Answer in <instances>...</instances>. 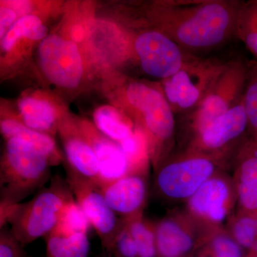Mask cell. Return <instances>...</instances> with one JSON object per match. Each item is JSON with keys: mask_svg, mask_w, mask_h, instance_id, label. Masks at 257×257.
Wrapping results in <instances>:
<instances>
[{"mask_svg": "<svg viewBox=\"0 0 257 257\" xmlns=\"http://www.w3.org/2000/svg\"><path fill=\"white\" fill-rule=\"evenodd\" d=\"M19 108L24 124L28 127L47 134L55 126V109L48 101L27 96L20 101Z\"/></svg>", "mask_w": 257, "mask_h": 257, "instance_id": "cell-19", "label": "cell"}, {"mask_svg": "<svg viewBox=\"0 0 257 257\" xmlns=\"http://www.w3.org/2000/svg\"><path fill=\"white\" fill-rule=\"evenodd\" d=\"M247 74L248 64L244 61H226L202 102L185 115L194 135L242 100Z\"/></svg>", "mask_w": 257, "mask_h": 257, "instance_id": "cell-6", "label": "cell"}, {"mask_svg": "<svg viewBox=\"0 0 257 257\" xmlns=\"http://www.w3.org/2000/svg\"><path fill=\"white\" fill-rule=\"evenodd\" d=\"M106 202L122 220L143 215L146 204L147 184L145 175L128 173L100 187Z\"/></svg>", "mask_w": 257, "mask_h": 257, "instance_id": "cell-12", "label": "cell"}, {"mask_svg": "<svg viewBox=\"0 0 257 257\" xmlns=\"http://www.w3.org/2000/svg\"><path fill=\"white\" fill-rule=\"evenodd\" d=\"M64 150L68 167L101 187L104 184L99 162L84 136L64 132Z\"/></svg>", "mask_w": 257, "mask_h": 257, "instance_id": "cell-16", "label": "cell"}, {"mask_svg": "<svg viewBox=\"0 0 257 257\" xmlns=\"http://www.w3.org/2000/svg\"><path fill=\"white\" fill-rule=\"evenodd\" d=\"M225 63L189 54L178 72L162 80L161 89L175 115L188 114L199 105Z\"/></svg>", "mask_w": 257, "mask_h": 257, "instance_id": "cell-5", "label": "cell"}, {"mask_svg": "<svg viewBox=\"0 0 257 257\" xmlns=\"http://www.w3.org/2000/svg\"><path fill=\"white\" fill-rule=\"evenodd\" d=\"M134 49L144 72L162 80L178 72L190 54L156 29L139 34Z\"/></svg>", "mask_w": 257, "mask_h": 257, "instance_id": "cell-10", "label": "cell"}, {"mask_svg": "<svg viewBox=\"0 0 257 257\" xmlns=\"http://www.w3.org/2000/svg\"><path fill=\"white\" fill-rule=\"evenodd\" d=\"M124 221L136 243L139 257H157L155 225L144 219L143 215Z\"/></svg>", "mask_w": 257, "mask_h": 257, "instance_id": "cell-24", "label": "cell"}, {"mask_svg": "<svg viewBox=\"0 0 257 257\" xmlns=\"http://www.w3.org/2000/svg\"><path fill=\"white\" fill-rule=\"evenodd\" d=\"M217 158L187 153L177 160L159 166L155 175V194L170 199H189L214 177Z\"/></svg>", "mask_w": 257, "mask_h": 257, "instance_id": "cell-7", "label": "cell"}, {"mask_svg": "<svg viewBox=\"0 0 257 257\" xmlns=\"http://www.w3.org/2000/svg\"><path fill=\"white\" fill-rule=\"evenodd\" d=\"M83 135L95 153L104 184L128 173L127 160L119 143L94 133L92 128H84Z\"/></svg>", "mask_w": 257, "mask_h": 257, "instance_id": "cell-15", "label": "cell"}, {"mask_svg": "<svg viewBox=\"0 0 257 257\" xmlns=\"http://www.w3.org/2000/svg\"><path fill=\"white\" fill-rule=\"evenodd\" d=\"M241 2H162L154 9L155 29L192 55L209 52L223 46L235 37Z\"/></svg>", "mask_w": 257, "mask_h": 257, "instance_id": "cell-1", "label": "cell"}, {"mask_svg": "<svg viewBox=\"0 0 257 257\" xmlns=\"http://www.w3.org/2000/svg\"><path fill=\"white\" fill-rule=\"evenodd\" d=\"M16 13L10 8H1L0 10V35L3 37L5 29L14 23L16 19Z\"/></svg>", "mask_w": 257, "mask_h": 257, "instance_id": "cell-31", "label": "cell"}, {"mask_svg": "<svg viewBox=\"0 0 257 257\" xmlns=\"http://www.w3.org/2000/svg\"><path fill=\"white\" fill-rule=\"evenodd\" d=\"M47 28L45 25H41L32 32L28 38L32 40H42V39L44 40L45 37L47 36Z\"/></svg>", "mask_w": 257, "mask_h": 257, "instance_id": "cell-33", "label": "cell"}, {"mask_svg": "<svg viewBox=\"0 0 257 257\" xmlns=\"http://www.w3.org/2000/svg\"><path fill=\"white\" fill-rule=\"evenodd\" d=\"M25 247L9 228L0 229V257H28Z\"/></svg>", "mask_w": 257, "mask_h": 257, "instance_id": "cell-30", "label": "cell"}, {"mask_svg": "<svg viewBox=\"0 0 257 257\" xmlns=\"http://www.w3.org/2000/svg\"><path fill=\"white\" fill-rule=\"evenodd\" d=\"M47 257H88L90 241L88 234L79 233L68 236L47 234Z\"/></svg>", "mask_w": 257, "mask_h": 257, "instance_id": "cell-20", "label": "cell"}, {"mask_svg": "<svg viewBox=\"0 0 257 257\" xmlns=\"http://www.w3.org/2000/svg\"><path fill=\"white\" fill-rule=\"evenodd\" d=\"M232 234L241 247L257 253V215L239 216L233 224Z\"/></svg>", "mask_w": 257, "mask_h": 257, "instance_id": "cell-26", "label": "cell"}, {"mask_svg": "<svg viewBox=\"0 0 257 257\" xmlns=\"http://www.w3.org/2000/svg\"><path fill=\"white\" fill-rule=\"evenodd\" d=\"M70 35L72 41L75 43L82 42L84 37V28L79 25H74L71 30Z\"/></svg>", "mask_w": 257, "mask_h": 257, "instance_id": "cell-32", "label": "cell"}, {"mask_svg": "<svg viewBox=\"0 0 257 257\" xmlns=\"http://www.w3.org/2000/svg\"><path fill=\"white\" fill-rule=\"evenodd\" d=\"M41 20L35 15H25L15 22L3 38V48L5 51L11 50L19 39L25 37L28 38L32 32L41 25Z\"/></svg>", "mask_w": 257, "mask_h": 257, "instance_id": "cell-27", "label": "cell"}, {"mask_svg": "<svg viewBox=\"0 0 257 257\" xmlns=\"http://www.w3.org/2000/svg\"><path fill=\"white\" fill-rule=\"evenodd\" d=\"M243 104L248 121V135L257 143V61L248 64Z\"/></svg>", "mask_w": 257, "mask_h": 257, "instance_id": "cell-25", "label": "cell"}, {"mask_svg": "<svg viewBox=\"0 0 257 257\" xmlns=\"http://www.w3.org/2000/svg\"><path fill=\"white\" fill-rule=\"evenodd\" d=\"M74 199L66 179L53 176L48 187L18 204L8 225L10 231L25 246L45 238L55 228L64 206Z\"/></svg>", "mask_w": 257, "mask_h": 257, "instance_id": "cell-3", "label": "cell"}, {"mask_svg": "<svg viewBox=\"0 0 257 257\" xmlns=\"http://www.w3.org/2000/svg\"><path fill=\"white\" fill-rule=\"evenodd\" d=\"M94 120L101 133L117 143L130 138L135 133L131 124L111 106L99 108L94 112Z\"/></svg>", "mask_w": 257, "mask_h": 257, "instance_id": "cell-22", "label": "cell"}, {"mask_svg": "<svg viewBox=\"0 0 257 257\" xmlns=\"http://www.w3.org/2000/svg\"><path fill=\"white\" fill-rule=\"evenodd\" d=\"M109 254L114 257H139L138 247L127 223L124 220L122 228L116 235Z\"/></svg>", "mask_w": 257, "mask_h": 257, "instance_id": "cell-28", "label": "cell"}, {"mask_svg": "<svg viewBox=\"0 0 257 257\" xmlns=\"http://www.w3.org/2000/svg\"><path fill=\"white\" fill-rule=\"evenodd\" d=\"M0 126L2 134L7 140L20 139L44 154L50 161L51 166L60 163L62 157L56 147L55 142L50 135L32 130L13 119L3 120Z\"/></svg>", "mask_w": 257, "mask_h": 257, "instance_id": "cell-18", "label": "cell"}, {"mask_svg": "<svg viewBox=\"0 0 257 257\" xmlns=\"http://www.w3.org/2000/svg\"><path fill=\"white\" fill-rule=\"evenodd\" d=\"M230 199L231 190L227 182L221 177H212L189 198L188 206L194 215L219 224L226 219Z\"/></svg>", "mask_w": 257, "mask_h": 257, "instance_id": "cell-13", "label": "cell"}, {"mask_svg": "<svg viewBox=\"0 0 257 257\" xmlns=\"http://www.w3.org/2000/svg\"><path fill=\"white\" fill-rule=\"evenodd\" d=\"M248 137V121L243 99L239 104L194 134L187 153L219 158L233 147H240Z\"/></svg>", "mask_w": 257, "mask_h": 257, "instance_id": "cell-9", "label": "cell"}, {"mask_svg": "<svg viewBox=\"0 0 257 257\" xmlns=\"http://www.w3.org/2000/svg\"><path fill=\"white\" fill-rule=\"evenodd\" d=\"M250 257H257V253L251 252V256Z\"/></svg>", "mask_w": 257, "mask_h": 257, "instance_id": "cell-35", "label": "cell"}, {"mask_svg": "<svg viewBox=\"0 0 257 257\" xmlns=\"http://www.w3.org/2000/svg\"><path fill=\"white\" fill-rule=\"evenodd\" d=\"M236 189L241 214L257 215V143L248 135L238 149Z\"/></svg>", "mask_w": 257, "mask_h": 257, "instance_id": "cell-14", "label": "cell"}, {"mask_svg": "<svg viewBox=\"0 0 257 257\" xmlns=\"http://www.w3.org/2000/svg\"><path fill=\"white\" fill-rule=\"evenodd\" d=\"M48 158L18 138L7 140L0 167V202L19 204L52 179Z\"/></svg>", "mask_w": 257, "mask_h": 257, "instance_id": "cell-2", "label": "cell"}, {"mask_svg": "<svg viewBox=\"0 0 257 257\" xmlns=\"http://www.w3.org/2000/svg\"><path fill=\"white\" fill-rule=\"evenodd\" d=\"M213 257H243L242 249L234 238L219 234L213 238L211 243Z\"/></svg>", "mask_w": 257, "mask_h": 257, "instance_id": "cell-29", "label": "cell"}, {"mask_svg": "<svg viewBox=\"0 0 257 257\" xmlns=\"http://www.w3.org/2000/svg\"><path fill=\"white\" fill-rule=\"evenodd\" d=\"M91 228L87 216L74 199L64 206L55 228L49 234L68 236L79 233L88 234Z\"/></svg>", "mask_w": 257, "mask_h": 257, "instance_id": "cell-23", "label": "cell"}, {"mask_svg": "<svg viewBox=\"0 0 257 257\" xmlns=\"http://www.w3.org/2000/svg\"><path fill=\"white\" fill-rule=\"evenodd\" d=\"M157 257H182L194 247L192 234L172 218L155 224Z\"/></svg>", "mask_w": 257, "mask_h": 257, "instance_id": "cell-17", "label": "cell"}, {"mask_svg": "<svg viewBox=\"0 0 257 257\" xmlns=\"http://www.w3.org/2000/svg\"><path fill=\"white\" fill-rule=\"evenodd\" d=\"M109 257H114V256H111V255L109 254Z\"/></svg>", "mask_w": 257, "mask_h": 257, "instance_id": "cell-36", "label": "cell"}, {"mask_svg": "<svg viewBox=\"0 0 257 257\" xmlns=\"http://www.w3.org/2000/svg\"><path fill=\"white\" fill-rule=\"evenodd\" d=\"M39 57L42 71L51 82L68 89L78 86L83 65L75 42L49 35L39 46Z\"/></svg>", "mask_w": 257, "mask_h": 257, "instance_id": "cell-11", "label": "cell"}, {"mask_svg": "<svg viewBox=\"0 0 257 257\" xmlns=\"http://www.w3.org/2000/svg\"><path fill=\"white\" fill-rule=\"evenodd\" d=\"M10 5L13 7L15 9L24 10L28 7V3L26 2H13V3H10Z\"/></svg>", "mask_w": 257, "mask_h": 257, "instance_id": "cell-34", "label": "cell"}, {"mask_svg": "<svg viewBox=\"0 0 257 257\" xmlns=\"http://www.w3.org/2000/svg\"><path fill=\"white\" fill-rule=\"evenodd\" d=\"M66 172V180L74 199L95 230L101 246L109 253L116 235L124 225V220L109 207L99 186L79 175L68 166Z\"/></svg>", "mask_w": 257, "mask_h": 257, "instance_id": "cell-8", "label": "cell"}, {"mask_svg": "<svg viewBox=\"0 0 257 257\" xmlns=\"http://www.w3.org/2000/svg\"><path fill=\"white\" fill-rule=\"evenodd\" d=\"M235 37L242 42L257 61V0L241 2Z\"/></svg>", "mask_w": 257, "mask_h": 257, "instance_id": "cell-21", "label": "cell"}, {"mask_svg": "<svg viewBox=\"0 0 257 257\" xmlns=\"http://www.w3.org/2000/svg\"><path fill=\"white\" fill-rule=\"evenodd\" d=\"M128 104L138 114L146 137L149 152L155 165L175 134V114L162 89L145 83L133 82L126 89Z\"/></svg>", "mask_w": 257, "mask_h": 257, "instance_id": "cell-4", "label": "cell"}]
</instances>
